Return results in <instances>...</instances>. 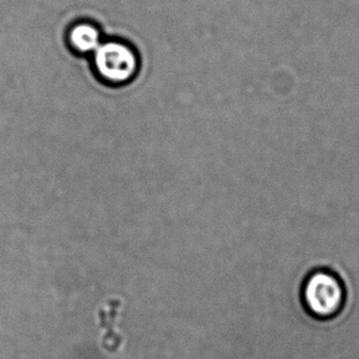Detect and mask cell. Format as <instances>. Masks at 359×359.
<instances>
[{
	"instance_id": "1",
	"label": "cell",
	"mask_w": 359,
	"mask_h": 359,
	"mask_svg": "<svg viewBox=\"0 0 359 359\" xmlns=\"http://www.w3.org/2000/svg\"><path fill=\"white\" fill-rule=\"evenodd\" d=\"M301 304L311 319L319 323L335 320L346 303V290L340 277L330 269H314L301 287Z\"/></svg>"
},
{
	"instance_id": "2",
	"label": "cell",
	"mask_w": 359,
	"mask_h": 359,
	"mask_svg": "<svg viewBox=\"0 0 359 359\" xmlns=\"http://www.w3.org/2000/svg\"><path fill=\"white\" fill-rule=\"evenodd\" d=\"M91 55L96 76L102 83L112 86L130 83L140 68L135 49L121 39H103Z\"/></svg>"
},
{
	"instance_id": "3",
	"label": "cell",
	"mask_w": 359,
	"mask_h": 359,
	"mask_svg": "<svg viewBox=\"0 0 359 359\" xmlns=\"http://www.w3.org/2000/svg\"><path fill=\"white\" fill-rule=\"evenodd\" d=\"M68 44L74 53L80 55L93 54L102 43L101 29L93 21H78L70 26L68 31Z\"/></svg>"
}]
</instances>
